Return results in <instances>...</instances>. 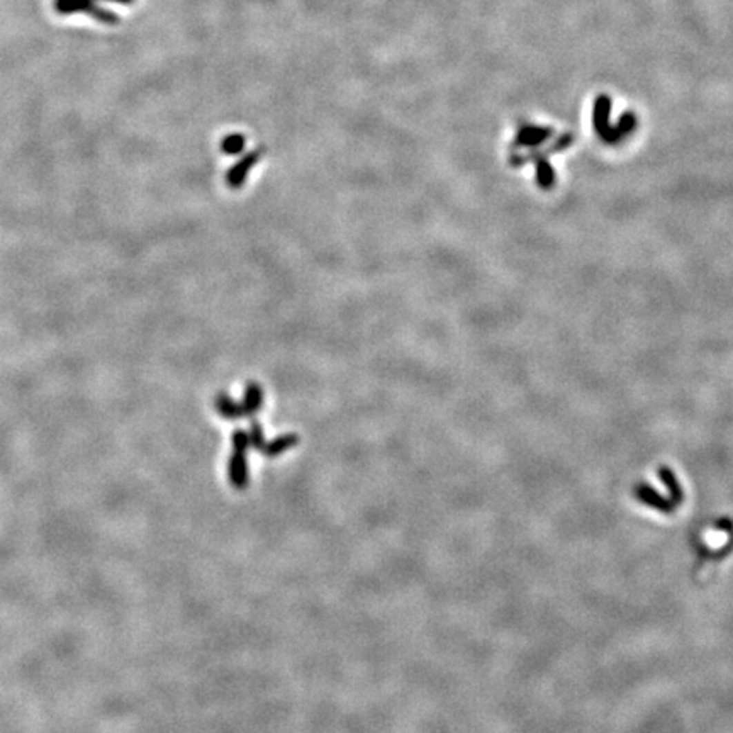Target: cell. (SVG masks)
<instances>
[{
  "mask_svg": "<svg viewBox=\"0 0 733 733\" xmlns=\"http://www.w3.org/2000/svg\"><path fill=\"white\" fill-rule=\"evenodd\" d=\"M262 398H264V395H262L260 386H257V384H250L246 389V394H244L242 413L250 414V413H255L257 409H260Z\"/></svg>",
  "mask_w": 733,
  "mask_h": 733,
  "instance_id": "6",
  "label": "cell"
},
{
  "mask_svg": "<svg viewBox=\"0 0 733 733\" xmlns=\"http://www.w3.org/2000/svg\"><path fill=\"white\" fill-rule=\"evenodd\" d=\"M57 10L60 14H72L77 12V10H84V12H88L101 22H107V24L117 22L116 14L95 6V0H57Z\"/></svg>",
  "mask_w": 733,
  "mask_h": 733,
  "instance_id": "1",
  "label": "cell"
},
{
  "mask_svg": "<svg viewBox=\"0 0 733 733\" xmlns=\"http://www.w3.org/2000/svg\"><path fill=\"white\" fill-rule=\"evenodd\" d=\"M217 409H219L221 414L226 418H236L238 414H243L242 407L236 406L235 402H233L231 399L224 394V392L219 395V399H217Z\"/></svg>",
  "mask_w": 733,
  "mask_h": 733,
  "instance_id": "7",
  "label": "cell"
},
{
  "mask_svg": "<svg viewBox=\"0 0 733 733\" xmlns=\"http://www.w3.org/2000/svg\"><path fill=\"white\" fill-rule=\"evenodd\" d=\"M527 160H533L536 165V182H538V185L542 188H550L554 187L555 184V173H554V168H551V165L549 163V160H547L545 155L542 153H531L528 155V157H511V163L513 165H523V162Z\"/></svg>",
  "mask_w": 733,
  "mask_h": 733,
  "instance_id": "2",
  "label": "cell"
},
{
  "mask_svg": "<svg viewBox=\"0 0 733 733\" xmlns=\"http://www.w3.org/2000/svg\"><path fill=\"white\" fill-rule=\"evenodd\" d=\"M609 109L611 102L608 97H599L594 104V129L598 131V135L601 136L603 141H609L611 135V126H609Z\"/></svg>",
  "mask_w": 733,
  "mask_h": 733,
  "instance_id": "4",
  "label": "cell"
},
{
  "mask_svg": "<svg viewBox=\"0 0 733 733\" xmlns=\"http://www.w3.org/2000/svg\"><path fill=\"white\" fill-rule=\"evenodd\" d=\"M551 135V129L549 128H536V126H523L518 133L514 144L516 146H536V144L543 143L545 139H549Z\"/></svg>",
  "mask_w": 733,
  "mask_h": 733,
  "instance_id": "5",
  "label": "cell"
},
{
  "mask_svg": "<svg viewBox=\"0 0 733 733\" xmlns=\"http://www.w3.org/2000/svg\"><path fill=\"white\" fill-rule=\"evenodd\" d=\"M246 139L242 135H231L223 141V151L228 155H236L243 150Z\"/></svg>",
  "mask_w": 733,
  "mask_h": 733,
  "instance_id": "8",
  "label": "cell"
},
{
  "mask_svg": "<svg viewBox=\"0 0 733 733\" xmlns=\"http://www.w3.org/2000/svg\"><path fill=\"white\" fill-rule=\"evenodd\" d=\"M110 2H117V3H131L133 0H110Z\"/></svg>",
  "mask_w": 733,
  "mask_h": 733,
  "instance_id": "10",
  "label": "cell"
},
{
  "mask_svg": "<svg viewBox=\"0 0 733 733\" xmlns=\"http://www.w3.org/2000/svg\"><path fill=\"white\" fill-rule=\"evenodd\" d=\"M260 157H262V150H255V151H251V153L244 155L243 160L240 162L236 166H233V168L228 172V175H226V182H228L229 187H235V188L240 187V185L246 180L248 172L253 168V165L257 163V160H260Z\"/></svg>",
  "mask_w": 733,
  "mask_h": 733,
  "instance_id": "3",
  "label": "cell"
},
{
  "mask_svg": "<svg viewBox=\"0 0 733 733\" xmlns=\"http://www.w3.org/2000/svg\"><path fill=\"white\" fill-rule=\"evenodd\" d=\"M572 141H574L572 135H564V136H560V138H558L557 141H555L554 144H551V146H550V151H551V153H554V151H562V150H565V148H567L569 144H572Z\"/></svg>",
  "mask_w": 733,
  "mask_h": 733,
  "instance_id": "9",
  "label": "cell"
}]
</instances>
